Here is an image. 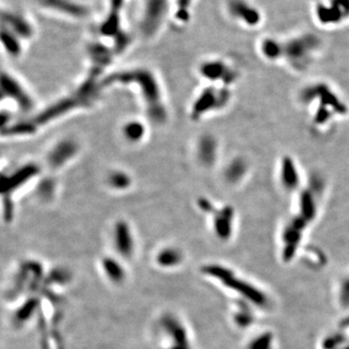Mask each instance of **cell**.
Listing matches in <instances>:
<instances>
[{
	"mask_svg": "<svg viewBox=\"0 0 349 349\" xmlns=\"http://www.w3.org/2000/svg\"><path fill=\"white\" fill-rule=\"evenodd\" d=\"M121 83H134L140 89L148 118L157 122H162L167 119V109L164 104V98L161 87L155 75L144 68L131 69L121 73L117 77ZM116 78V79H117Z\"/></svg>",
	"mask_w": 349,
	"mask_h": 349,
	"instance_id": "obj_1",
	"label": "cell"
},
{
	"mask_svg": "<svg viewBox=\"0 0 349 349\" xmlns=\"http://www.w3.org/2000/svg\"><path fill=\"white\" fill-rule=\"evenodd\" d=\"M47 271L44 265L35 259H26L20 263L6 291V298L11 303L23 300L25 297L39 294L43 288Z\"/></svg>",
	"mask_w": 349,
	"mask_h": 349,
	"instance_id": "obj_2",
	"label": "cell"
},
{
	"mask_svg": "<svg viewBox=\"0 0 349 349\" xmlns=\"http://www.w3.org/2000/svg\"><path fill=\"white\" fill-rule=\"evenodd\" d=\"M161 349H193L187 327L175 313H163L157 320Z\"/></svg>",
	"mask_w": 349,
	"mask_h": 349,
	"instance_id": "obj_3",
	"label": "cell"
},
{
	"mask_svg": "<svg viewBox=\"0 0 349 349\" xmlns=\"http://www.w3.org/2000/svg\"><path fill=\"white\" fill-rule=\"evenodd\" d=\"M222 86L224 85H219L218 87L213 85L205 88L195 98L191 106L193 120L203 118L206 115L218 111L226 105L229 97L228 90L227 87L222 88Z\"/></svg>",
	"mask_w": 349,
	"mask_h": 349,
	"instance_id": "obj_4",
	"label": "cell"
},
{
	"mask_svg": "<svg viewBox=\"0 0 349 349\" xmlns=\"http://www.w3.org/2000/svg\"><path fill=\"white\" fill-rule=\"evenodd\" d=\"M169 11V0H144L140 27L145 37L156 35L164 23Z\"/></svg>",
	"mask_w": 349,
	"mask_h": 349,
	"instance_id": "obj_5",
	"label": "cell"
},
{
	"mask_svg": "<svg viewBox=\"0 0 349 349\" xmlns=\"http://www.w3.org/2000/svg\"><path fill=\"white\" fill-rule=\"evenodd\" d=\"M2 99L6 98L23 112H29L34 107V99L27 88L11 73L2 72Z\"/></svg>",
	"mask_w": 349,
	"mask_h": 349,
	"instance_id": "obj_6",
	"label": "cell"
},
{
	"mask_svg": "<svg viewBox=\"0 0 349 349\" xmlns=\"http://www.w3.org/2000/svg\"><path fill=\"white\" fill-rule=\"evenodd\" d=\"M112 243L114 250L122 260L132 258L136 251V239L132 226L125 219H119L112 230Z\"/></svg>",
	"mask_w": 349,
	"mask_h": 349,
	"instance_id": "obj_7",
	"label": "cell"
},
{
	"mask_svg": "<svg viewBox=\"0 0 349 349\" xmlns=\"http://www.w3.org/2000/svg\"><path fill=\"white\" fill-rule=\"evenodd\" d=\"M80 145L72 138H63L54 144L48 152L47 164L53 170H59L68 165L78 156Z\"/></svg>",
	"mask_w": 349,
	"mask_h": 349,
	"instance_id": "obj_8",
	"label": "cell"
},
{
	"mask_svg": "<svg viewBox=\"0 0 349 349\" xmlns=\"http://www.w3.org/2000/svg\"><path fill=\"white\" fill-rule=\"evenodd\" d=\"M16 304L11 314V323L15 329H22L39 315L41 307L40 293L27 296Z\"/></svg>",
	"mask_w": 349,
	"mask_h": 349,
	"instance_id": "obj_9",
	"label": "cell"
},
{
	"mask_svg": "<svg viewBox=\"0 0 349 349\" xmlns=\"http://www.w3.org/2000/svg\"><path fill=\"white\" fill-rule=\"evenodd\" d=\"M2 27L21 40H29L34 34V28L24 15L14 11L2 12Z\"/></svg>",
	"mask_w": 349,
	"mask_h": 349,
	"instance_id": "obj_10",
	"label": "cell"
},
{
	"mask_svg": "<svg viewBox=\"0 0 349 349\" xmlns=\"http://www.w3.org/2000/svg\"><path fill=\"white\" fill-rule=\"evenodd\" d=\"M121 258L114 255H105L101 258L100 268L103 276L114 285H121L127 278V270Z\"/></svg>",
	"mask_w": 349,
	"mask_h": 349,
	"instance_id": "obj_11",
	"label": "cell"
},
{
	"mask_svg": "<svg viewBox=\"0 0 349 349\" xmlns=\"http://www.w3.org/2000/svg\"><path fill=\"white\" fill-rule=\"evenodd\" d=\"M200 75L210 82L216 83L224 86L234 83V76L230 75L228 67L221 61H206L201 64L199 68Z\"/></svg>",
	"mask_w": 349,
	"mask_h": 349,
	"instance_id": "obj_12",
	"label": "cell"
},
{
	"mask_svg": "<svg viewBox=\"0 0 349 349\" xmlns=\"http://www.w3.org/2000/svg\"><path fill=\"white\" fill-rule=\"evenodd\" d=\"M38 174V168L35 164H28L23 168L15 170V172L8 175L6 180L3 179V189L2 193L10 195L13 191H17L23 187L26 182L30 181Z\"/></svg>",
	"mask_w": 349,
	"mask_h": 349,
	"instance_id": "obj_13",
	"label": "cell"
},
{
	"mask_svg": "<svg viewBox=\"0 0 349 349\" xmlns=\"http://www.w3.org/2000/svg\"><path fill=\"white\" fill-rule=\"evenodd\" d=\"M40 3L49 10L73 18H84L87 14L86 7L75 0H39Z\"/></svg>",
	"mask_w": 349,
	"mask_h": 349,
	"instance_id": "obj_14",
	"label": "cell"
},
{
	"mask_svg": "<svg viewBox=\"0 0 349 349\" xmlns=\"http://www.w3.org/2000/svg\"><path fill=\"white\" fill-rule=\"evenodd\" d=\"M184 260L181 250L174 245L161 247L155 255V263L162 270H174L179 268Z\"/></svg>",
	"mask_w": 349,
	"mask_h": 349,
	"instance_id": "obj_15",
	"label": "cell"
},
{
	"mask_svg": "<svg viewBox=\"0 0 349 349\" xmlns=\"http://www.w3.org/2000/svg\"><path fill=\"white\" fill-rule=\"evenodd\" d=\"M279 180L281 186L287 191H294L300 185V176L298 168L290 157H285L281 160Z\"/></svg>",
	"mask_w": 349,
	"mask_h": 349,
	"instance_id": "obj_16",
	"label": "cell"
},
{
	"mask_svg": "<svg viewBox=\"0 0 349 349\" xmlns=\"http://www.w3.org/2000/svg\"><path fill=\"white\" fill-rule=\"evenodd\" d=\"M146 125L143 121L138 120H129L125 121L121 128L123 140L131 144L141 143L146 136Z\"/></svg>",
	"mask_w": 349,
	"mask_h": 349,
	"instance_id": "obj_17",
	"label": "cell"
},
{
	"mask_svg": "<svg viewBox=\"0 0 349 349\" xmlns=\"http://www.w3.org/2000/svg\"><path fill=\"white\" fill-rule=\"evenodd\" d=\"M72 279L71 273L64 267H56L47 271L43 288L57 291L58 288L67 286Z\"/></svg>",
	"mask_w": 349,
	"mask_h": 349,
	"instance_id": "obj_18",
	"label": "cell"
},
{
	"mask_svg": "<svg viewBox=\"0 0 349 349\" xmlns=\"http://www.w3.org/2000/svg\"><path fill=\"white\" fill-rule=\"evenodd\" d=\"M217 144L212 136H203L197 143V157L201 163L211 166L217 159Z\"/></svg>",
	"mask_w": 349,
	"mask_h": 349,
	"instance_id": "obj_19",
	"label": "cell"
},
{
	"mask_svg": "<svg viewBox=\"0 0 349 349\" xmlns=\"http://www.w3.org/2000/svg\"><path fill=\"white\" fill-rule=\"evenodd\" d=\"M106 181L109 187L117 192L127 191L129 188H131L133 184L131 175L121 169L111 171L107 176Z\"/></svg>",
	"mask_w": 349,
	"mask_h": 349,
	"instance_id": "obj_20",
	"label": "cell"
},
{
	"mask_svg": "<svg viewBox=\"0 0 349 349\" xmlns=\"http://www.w3.org/2000/svg\"><path fill=\"white\" fill-rule=\"evenodd\" d=\"M1 37H2V45L4 46V48L6 49L8 55L12 56L14 58H17L18 56L22 54L23 40H21L19 37L14 35L10 31H8L7 29L3 27H2Z\"/></svg>",
	"mask_w": 349,
	"mask_h": 349,
	"instance_id": "obj_21",
	"label": "cell"
},
{
	"mask_svg": "<svg viewBox=\"0 0 349 349\" xmlns=\"http://www.w3.org/2000/svg\"><path fill=\"white\" fill-rule=\"evenodd\" d=\"M190 4L191 0H176L175 18L178 22H185L188 20V9Z\"/></svg>",
	"mask_w": 349,
	"mask_h": 349,
	"instance_id": "obj_22",
	"label": "cell"
},
{
	"mask_svg": "<svg viewBox=\"0 0 349 349\" xmlns=\"http://www.w3.org/2000/svg\"><path fill=\"white\" fill-rule=\"evenodd\" d=\"M75 1H78V2H80V1H82V0H75Z\"/></svg>",
	"mask_w": 349,
	"mask_h": 349,
	"instance_id": "obj_23",
	"label": "cell"
}]
</instances>
